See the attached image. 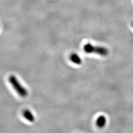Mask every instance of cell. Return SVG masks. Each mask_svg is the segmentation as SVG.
Instances as JSON below:
<instances>
[{
  "label": "cell",
  "instance_id": "277c9868",
  "mask_svg": "<svg viewBox=\"0 0 133 133\" xmlns=\"http://www.w3.org/2000/svg\"><path fill=\"white\" fill-rule=\"evenodd\" d=\"M69 58L70 60L74 64L80 65L82 63V60L81 59V58L79 56V55H78L77 53H72V55H70Z\"/></svg>",
  "mask_w": 133,
  "mask_h": 133
},
{
  "label": "cell",
  "instance_id": "8992f818",
  "mask_svg": "<svg viewBox=\"0 0 133 133\" xmlns=\"http://www.w3.org/2000/svg\"><path fill=\"white\" fill-rule=\"evenodd\" d=\"M131 25H132V27H133V22H132V23H131Z\"/></svg>",
  "mask_w": 133,
  "mask_h": 133
},
{
  "label": "cell",
  "instance_id": "5b68a950",
  "mask_svg": "<svg viewBox=\"0 0 133 133\" xmlns=\"http://www.w3.org/2000/svg\"><path fill=\"white\" fill-rule=\"evenodd\" d=\"M107 123V118L105 116L101 115L97 118L96 120L97 126L100 128H103L105 125Z\"/></svg>",
  "mask_w": 133,
  "mask_h": 133
},
{
  "label": "cell",
  "instance_id": "6da1fadb",
  "mask_svg": "<svg viewBox=\"0 0 133 133\" xmlns=\"http://www.w3.org/2000/svg\"><path fill=\"white\" fill-rule=\"evenodd\" d=\"M84 51L87 53H95L104 57L109 54V51L107 48L102 46H95L89 43L84 45Z\"/></svg>",
  "mask_w": 133,
  "mask_h": 133
},
{
  "label": "cell",
  "instance_id": "7a4b0ae2",
  "mask_svg": "<svg viewBox=\"0 0 133 133\" xmlns=\"http://www.w3.org/2000/svg\"><path fill=\"white\" fill-rule=\"evenodd\" d=\"M11 85L13 87L14 89L17 94L21 97H26L28 95V91L21 85L18 80L14 76H11L8 78Z\"/></svg>",
  "mask_w": 133,
  "mask_h": 133
},
{
  "label": "cell",
  "instance_id": "3957f363",
  "mask_svg": "<svg viewBox=\"0 0 133 133\" xmlns=\"http://www.w3.org/2000/svg\"><path fill=\"white\" fill-rule=\"evenodd\" d=\"M23 117L26 119L27 121L30 122H33L35 121V117L32 112L28 109H25L23 111Z\"/></svg>",
  "mask_w": 133,
  "mask_h": 133
}]
</instances>
